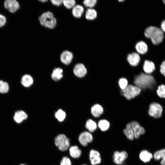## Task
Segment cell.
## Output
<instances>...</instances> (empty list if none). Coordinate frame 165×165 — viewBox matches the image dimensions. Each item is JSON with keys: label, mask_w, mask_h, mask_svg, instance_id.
I'll return each instance as SVG.
<instances>
[{"label": "cell", "mask_w": 165, "mask_h": 165, "mask_svg": "<svg viewBox=\"0 0 165 165\" xmlns=\"http://www.w3.org/2000/svg\"><path fill=\"white\" fill-rule=\"evenodd\" d=\"M134 83L141 90L153 88L155 85L156 82L152 75L141 73L135 77Z\"/></svg>", "instance_id": "cell-1"}, {"label": "cell", "mask_w": 165, "mask_h": 165, "mask_svg": "<svg viewBox=\"0 0 165 165\" xmlns=\"http://www.w3.org/2000/svg\"><path fill=\"white\" fill-rule=\"evenodd\" d=\"M144 33L145 37L150 38L154 45L160 43L164 38L163 33L162 30L155 26H151L147 28Z\"/></svg>", "instance_id": "cell-2"}, {"label": "cell", "mask_w": 165, "mask_h": 165, "mask_svg": "<svg viewBox=\"0 0 165 165\" xmlns=\"http://www.w3.org/2000/svg\"><path fill=\"white\" fill-rule=\"evenodd\" d=\"M40 24L46 28L53 29L57 24V20L53 13L48 11L43 13L39 17Z\"/></svg>", "instance_id": "cell-3"}, {"label": "cell", "mask_w": 165, "mask_h": 165, "mask_svg": "<svg viewBox=\"0 0 165 165\" xmlns=\"http://www.w3.org/2000/svg\"><path fill=\"white\" fill-rule=\"evenodd\" d=\"M141 92V90L135 85L129 84L120 91L121 94L126 98L130 100L137 96Z\"/></svg>", "instance_id": "cell-4"}, {"label": "cell", "mask_w": 165, "mask_h": 165, "mask_svg": "<svg viewBox=\"0 0 165 165\" xmlns=\"http://www.w3.org/2000/svg\"><path fill=\"white\" fill-rule=\"evenodd\" d=\"M55 143L59 149L63 151L67 150L70 145L69 139L63 134L58 135L55 138Z\"/></svg>", "instance_id": "cell-5"}, {"label": "cell", "mask_w": 165, "mask_h": 165, "mask_svg": "<svg viewBox=\"0 0 165 165\" xmlns=\"http://www.w3.org/2000/svg\"><path fill=\"white\" fill-rule=\"evenodd\" d=\"M162 110V108L160 105L154 102L150 105L148 113L150 116L157 118L161 116Z\"/></svg>", "instance_id": "cell-6"}, {"label": "cell", "mask_w": 165, "mask_h": 165, "mask_svg": "<svg viewBox=\"0 0 165 165\" xmlns=\"http://www.w3.org/2000/svg\"><path fill=\"white\" fill-rule=\"evenodd\" d=\"M133 130L134 138H138L140 135L144 134L145 133L144 128L141 126L139 123L136 121H132L127 124Z\"/></svg>", "instance_id": "cell-7"}, {"label": "cell", "mask_w": 165, "mask_h": 165, "mask_svg": "<svg viewBox=\"0 0 165 165\" xmlns=\"http://www.w3.org/2000/svg\"><path fill=\"white\" fill-rule=\"evenodd\" d=\"M127 156V153L125 151L121 152L116 151L114 152L112 157L113 162L115 163L121 165L125 163V160Z\"/></svg>", "instance_id": "cell-8"}, {"label": "cell", "mask_w": 165, "mask_h": 165, "mask_svg": "<svg viewBox=\"0 0 165 165\" xmlns=\"http://www.w3.org/2000/svg\"><path fill=\"white\" fill-rule=\"evenodd\" d=\"M93 137L91 134L88 131H85L81 133L79 137L80 143L83 146H86L88 143L92 142Z\"/></svg>", "instance_id": "cell-9"}, {"label": "cell", "mask_w": 165, "mask_h": 165, "mask_svg": "<svg viewBox=\"0 0 165 165\" xmlns=\"http://www.w3.org/2000/svg\"><path fill=\"white\" fill-rule=\"evenodd\" d=\"M5 7L12 13L15 12L19 8L18 2L16 0H6L4 3Z\"/></svg>", "instance_id": "cell-10"}, {"label": "cell", "mask_w": 165, "mask_h": 165, "mask_svg": "<svg viewBox=\"0 0 165 165\" xmlns=\"http://www.w3.org/2000/svg\"><path fill=\"white\" fill-rule=\"evenodd\" d=\"M28 118V115L26 112L22 110H18L15 112L13 119L16 123L20 124Z\"/></svg>", "instance_id": "cell-11"}, {"label": "cell", "mask_w": 165, "mask_h": 165, "mask_svg": "<svg viewBox=\"0 0 165 165\" xmlns=\"http://www.w3.org/2000/svg\"><path fill=\"white\" fill-rule=\"evenodd\" d=\"M73 72L75 75L79 78L85 76L87 73V70L84 65L82 63L76 64L74 67Z\"/></svg>", "instance_id": "cell-12"}, {"label": "cell", "mask_w": 165, "mask_h": 165, "mask_svg": "<svg viewBox=\"0 0 165 165\" xmlns=\"http://www.w3.org/2000/svg\"><path fill=\"white\" fill-rule=\"evenodd\" d=\"M89 158L92 165H96L100 164L101 158L100 153L97 151L91 150L90 153Z\"/></svg>", "instance_id": "cell-13"}, {"label": "cell", "mask_w": 165, "mask_h": 165, "mask_svg": "<svg viewBox=\"0 0 165 165\" xmlns=\"http://www.w3.org/2000/svg\"><path fill=\"white\" fill-rule=\"evenodd\" d=\"M73 53L68 50H65L61 54L60 59L61 61L66 65L70 64L73 58Z\"/></svg>", "instance_id": "cell-14"}, {"label": "cell", "mask_w": 165, "mask_h": 165, "mask_svg": "<svg viewBox=\"0 0 165 165\" xmlns=\"http://www.w3.org/2000/svg\"><path fill=\"white\" fill-rule=\"evenodd\" d=\"M127 60L131 66H136L139 64L140 60V57L138 53L134 52L129 54L128 55Z\"/></svg>", "instance_id": "cell-15"}, {"label": "cell", "mask_w": 165, "mask_h": 165, "mask_svg": "<svg viewBox=\"0 0 165 165\" xmlns=\"http://www.w3.org/2000/svg\"><path fill=\"white\" fill-rule=\"evenodd\" d=\"M20 83L24 87L26 88H29L33 84V79L30 75L25 74L22 77Z\"/></svg>", "instance_id": "cell-16"}, {"label": "cell", "mask_w": 165, "mask_h": 165, "mask_svg": "<svg viewBox=\"0 0 165 165\" xmlns=\"http://www.w3.org/2000/svg\"><path fill=\"white\" fill-rule=\"evenodd\" d=\"M102 107L99 104H96L93 106L91 109L92 115L95 117H98L103 113Z\"/></svg>", "instance_id": "cell-17"}, {"label": "cell", "mask_w": 165, "mask_h": 165, "mask_svg": "<svg viewBox=\"0 0 165 165\" xmlns=\"http://www.w3.org/2000/svg\"><path fill=\"white\" fill-rule=\"evenodd\" d=\"M143 69L146 74H150L155 70V65L152 61L146 60L144 62Z\"/></svg>", "instance_id": "cell-18"}, {"label": "cell", "mask_w": 165, "mask_h": 165, "mask_svg": "<svg viewBox=\"0 0 165 165\" xmlns=\"http://www.w3.org/2000/svg\"><path fill=\"white\" fill-rule=\"evenodd\" d=\"M153 157L156 160L162 159L160 162L161 165H165V149L157 151L154 153Z\"/></svg>", "instance_id": "cell-19"}, {"label": "cell", "mask_w": 165, "mask_h": 165, "mask_svg": "<svg viewBox=\"0 0 165 165\" xmlns=\"http://www.w3.org/2000/svg\"><path fill=\"white\" fill-rule=\"evenodd\" d=\"M139 157L143 162L146 163L149 162L153 157L152 154L146 150L141 151L140 153Z\"/></svg>", "instance_id": "cell-20"}, {"label": "cell", "mask_w": 165, "mask_h": 165, "mask_svg": "<svg viewBox=\"0 0 165 165\" xmlns=\"http://www.w3.org/2000/svg\"><path fill=\"white\" fill-rule=\"evenodd\" d=\"M137 51L141 54H144L148 50V46L146 44L144 41H141L138 42L135 46Z\"/></svg>", "instance_id": "cell-21"}, {"label": "cell", "mask_w": 165, "mask_h": 165, "mask_svg": "<svg viewBox=\"0 0 165 165\" xmlns=\"http://www.w3.org/2000/svg\"><path fill=\"white\" fill-rule=\"evenodd\" d=\"M84 10L82 6L79 5H76L72 9V14L75 17L79 18L82 16Z\"/></svg>", "instance_id": "cell-22"}, {"label": "cell", "mask_w": 165, "mask_h": 165, "mask_svg": "<svg viewBox=\"0 0 165 165\" xmlns=\"http://www.w3.org/2000/svg\"><path fill=\"white\" fill-rule=\"evenodd\" d=\"M63 70L60 68L54 69L51 74L52 79L55 81L60 80L63 77Z\"/></svg>", "instance_id": "cell-23"}, {"label": "cell", "mask_w": 165, "mask_h": 165, "mask_svg": "<svg viewBox=\"0 0 165 165\" xmlns=\"http://www.w3.org/2000/svg\"><path fill=\"white\" fill-rule=\"evenodd\" d=\"M69 153L71 156L73 158L79 157L81 154V151L77 146H72L69 148Z\"/></svg>", "instance_id": "cell-24"}, {"label": "cell", "mask_w": 165, "mask_h": 165, "mask_svg": "<svg viewBox=\"0 0 165 165\" xmlns=\"http://www.w3.org/2000/svg\"><path fill=\"white\" fill-rule=\"evenodd\" d=\"M96 11L93 8H88L86 11L85 17L88 20H93L97 16Z\"/></svg>", "instance_id": "cell-25"}, {"label": "cell", "mask_w": 165, "mask_h": 165, "mask_svg": "<svg viewBox=\"0 0 165 165\" xmlns=\"http://www.w3.org/2000/svg\"><path fill=\"white\" fill-rule=\"evenodd\" d=\"M86 127L90 132H93L96 129L97 125L95 121L90 119L86 121Z\"/></svg>", "instance_id": "cell-26"}, {"label": "cell", "mask_w": 165, "mask_h": 165, "mask_svg": "<svg viewBox=\"0 0 165 165\" xmlns=\"http://www.w3.org/2000/svg\"><path fill=\"white\" fill-rule=\"evenodd\" d=\"M110 123L106 119H101L100 120L98 123V127L102 131H106L108 130L110 127Z\"/></svg>", "instance_id": "cell-27"}, {"label": "cell", "mask_w": 165, "mask_h": 165, "mask_svg": "<svg viewBox=\"0 0 165 165\" xmlns=\"http://www.w3.org/2000/svg\"><path fill=\"white\" fill-rule=\"evenodd\" d=\"M9 90V84L6 81L0 80V93L2 94H6Z\"/></svg>", "instance_id": "cell-28"}, {"label": "cell", "mask_w": 165, "mask_h": 165, "mask_svg": "<svg viewBox=\"0 0 165 165\" xmlns=\"http://www.w3.org/2000/svg\"><path fill=\"white\" fill-rule=\"evenodd\" d=\"M124 134L127 138L130 140H133L134 138V132L127 125L126 126V128L123 130Z\"/></svg>", "instance_id": "cell-29"}, {"label": "cell", "mask_w": 165, "mask_h": 165, "mask_svg": "<svg viewBox=\"0 0 165 165\" xmlns=\"http://www.w3.org/2000/svg\"><path fill=\"white\" fill-rule=\"evenodd\" d=\"M56 118L60 122H62L66 117L65 112L61 109H59L55 113Z\"/></svg>", "instance_id": "cell-30"}, {"label": "cell", "mask_w": 165, "mask_h": 165, "mask_svg": "<svg viewBox=\"0 0 165 165\" xmlns=\"http://www.w3.org/2000/svg\"><path fill=\"white\" fill-rule=\"evenodd\" d=\"M63 4L67 8L72 9L75 5V1L74 0H63Z\"/></svg>", "instance_id": "cell-31"}, {"label": "cell", "mask_w": 165, "mask_h": 165, "mask_svg": "<svg viewBox=\"0 0 165 165\" xmlns=\"http://www.w3.org/2000/svg\"><path fill=\"white\" fill-rule=\"evenodd\" d=\"M157 93L160 97L165 98V85H161L159 86L157 90Z\"/></svg>", "instance_id": "cell-32"}, {"label": "cell", "mask_w": 165, "mask_h": 165, "mask_svg": "<svg viewBox=\"0 0 165 165\" xmlns=\"http://www.w3.org/2000/svg\"><path fill=\"white\" fill-rule=\"evenodd\" d=\"M128 84V81L125 78H121L118 81L119 86L121 90L125 89L127 86Z\"/></svg>", "instance_id": "cell-33"}, {"label": "cell", "mask_w": 165, "mask_h": 165, "mask_svg": "<svg viewBox=\"0 0 165 165\" xmlns=\"http://www.w3.org/2000/svg\"><path fill=\"white\" fill-rule=\"evenodd\" d=\"M97 2V0H85L83 1V3L86 7L92 8L95 6Z\"/></svg>", "instance_id": "cell-34"}, {"label": "cell", "mask_w": 165, "mask_h": 165, "mask_svg": "<svg viewBox=\"0 0 165 165\" xmlns=\"http://www.w3.org/2000/svg\"><path fill=\"white\" fill-rule=\"evenodd\" d=\"M61 165H71L70 159L66 156L63 157L60 163Z\"/></svg>", "instance_id": "cell-35"}, {"label": "cell", "mask_w": 165, "mask_h": 165, "mask_svg": "<svg viewBox=\"0 0 165 165\" xmlns=\"http://www.w3.org/2000/svg\"><path fill=\"white\" fill-rule=\"evenodd\" d=\"M6 21V17L3 15L0 14V27H2L4 26Z\"/></svg>", "instance_id": "cell-36"}, {"label": "cell", "mask_w": 165, "mask_h": 165, "mask_svg": "<svg viewBox=\"0 0 165 165\" xmlns=\"http://www.w3.org/2000/svg\"><path fill=\"white\" fill-rule=\"evenodd\" d=\"M51 2L53 5L58 6L63 4V0H51Z\"/></svg>", "instance_id": "cell-37"}, {"label": "cell", "mask_w": 165, "mask_h": 165, "mask_svg": "<svg viewBox=\"0 0 165 165\" xmlns=\"http://www.w3.org/2000/svg\"><path fill=\"white\" fill-rule=\"evenodd\" d=\"M160 72L165 76V61H163L160 66Z\"/></svg>", "instance_id": "cell-38"}, {"label": "cell", "mask_w": 165, "mask_h": 165, "mask_svg": "<svg viewBox=\"0 0 165 165\" xmlns=\"http://www.w3.org/2000/svg\"><path fill=\"white\" fill-rule=\"evenodd\" d=\"M161 28L162 31L165 32V20H163L161 23Z\"/></svg>", "instance_id": "cell-39"}, {"label": "cell", "mask_w": 165, "mask_h": 165, "mask_svg": "<svg viewBox=\"0 0 165 165\" xmlns=\"http://www.w3.org/2000/svg\"><path fill=\"white\" fill-rule=\"evenodd\" d=\"M40 1H41V2H46L47 1V0H40Z\"/></svg>", "instance_id": "cell-40"}, {"label": "cell", "mask_w": 165, "mask_h": 165, "mask_svg": "<svg viewBox=\"0 0 165 165\" xmlns=\"http://www.w3.org/2000/svg\"><path fill=\"white\" fill-rule=\"evenodd\" d=\"M19 165H26L25 164H23V163H21V164H19Z\"/></svg>", "instance_id": "cell-41"}, {"label": "cell", "mask_w": 165, "mask_h": 165, "mask_svg": "<svg viewBox=\"0 0 165 165\" xmlns=\"http://www.w3.org/2000/svg\"><path fill=\"white\" fill-rule=\"evenodd\" d=\"M163 3H164V4H165V0H163Z\"/></svg>", "instance_id": "cell-42"}, {"label": "cell", "mask_w": 165, "mask_h": 165, "mask_svg": "<svg viewBox=\"0 0 165 165\" xmlns=\"http://www.w3.org/2000/svg\"><path fill=\"white\" fill-rule=\"evenodd\" d=\"M86 165V164H83V165Z\"/></svg>", "instance_id": "cell-43"}]
</instances>
